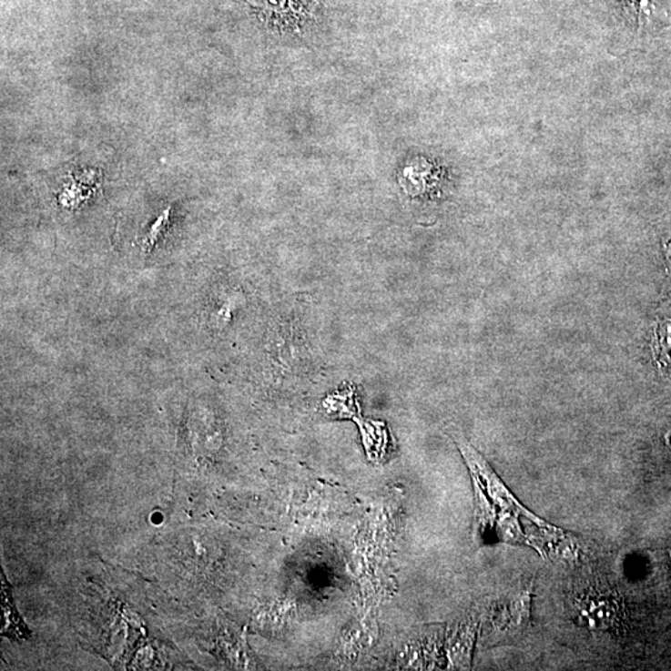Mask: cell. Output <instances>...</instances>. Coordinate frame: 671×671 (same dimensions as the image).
Here are the masks:
<instances>
[{"mask_svg": "<svg viewBox=\"0 0 671 671\" xmlns=\"http://www.w3.org/2000/svg\"><path fill=\"white\" fill-rule=\"evenodd\" d=\"M572 595L570 607L575 625L592 632H608L621 625L622 603L607 585H578Z\"/></svg>", "mask_w": 671, "mask_h": 671, "instance_id": "6da1fadb", "label": "cell"}, {"mask_svg": "<svg viewBox=\"0 0 671 671\" xmlns=\"http://www.w3.org/2000/svg\"><path fill=\"white\" fill-rule=\"evenodd\" d=\"M635 12L639 29L656 28L667 22V15L649 0H626Z\"/></svg>", "mask_w": 671, "mask_h": 671, "instance_id": "7a4b0ae2", "label": "cell"}, {"mask_svg": "<svg viewBox=\"0 0 671 671\" xmlns=\"http://www.w3.org/2000/svg\"><path fill=\"white\" fill-rule=\"evenodd\" d=\"M656 352L660 363L671 366V321H666L657 326Z\"/></svg>", "mask_w": 671, "mask_h": 671, "instance_id": "3957f363", "label": "cell"}, {"mask_svg": "<svg viewBox=\"0 0 671 671\" xmlns=\"http://www.w3.org/2000/svg\"><path fill=\"white\" fill-rule=\"evenodd\" d=\"M664 442H666L667 448L671 451V429L666 435H664Z\"/></svg>", "mask_w": 671, "mask_h": 671, "instance_id": "277c9868", "label": "cell"}, {"mask_svg": "<svg viewBox=\"0 0 671 671\" xmlns=\"http://www.w3.org/2000/svg\"><path fill=\"white\" fill-rule=\"evenodd\" d=\"M669 255H670V260H671V243H670V247H669Z\"/></svg>", "mask_w": 671, "mask_h": 671, "instance_id": "5b68a950", "label": "cell"}]
</instances>
